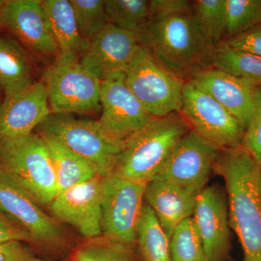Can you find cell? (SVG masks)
<instances>
[{
    "label": "cell",
    "mask_w": 261,
    "mask_h": 261,
    "mask_svg": "<svg viewBox=\"0 0 261 261\" xmlns=\"http://www.w3.org/2000/svg\"><path fill=\"white\" fill-rule=\"evenodd\" d=\"M42 137L45 141L50 154L58 193L99 175L92 164L78 154L56 141L48 137Z\"/></svg>",
    "instance_id": "22"
},
{
    "label": "cell",
    "mask_w": 261,
    "mask_h": 261,
    "mask_svg": "<svg viewBox=\"0 0 261 261\" xmlns=\"http://www.w3.org/2000/svg\"><path fill=\"white\" fill-rule=\"evenodd\" d=\"M100 106L99 126L119 142H126L154 118L128 88L124 73H117L102 81Z\"/></svg>",
    "instance_id": "11"
},
{
    "label": "cell",
    "mask_w": 261,
    "mask_h": 261,
    "mask_svg": "<svg viewBox=\"0 0 261 261\" xmlns=\"http://www.w3.org/2000/svg\"><path fill=\"white\" fill-rule=\"evenodd\" d=\"M152 16L156 14L192 13V2L187 0H151Z\"/></svg>",
    "instance_id": "34"
},
{
    "label": "cell",
    "mask_w": 261,
    "mask_h": 261,
    "mask_svg": "<svg viewBox=\"0 0 261 261\" xmlns=\"http://www.w3.org/2000/svg\"><path fill=\"white\" fill-rule=\"evenodd\" d=\"M127 86L154 118L180 113L185 82L142 46L125 72Z\"/></svg>",
    "instance_id": "7"
},
{
    "label": "cell",
    "mask_w": 261,
    "mask_h": 261,
    "mask_svg": "<svg viewBox=\"0 0 261 261\" xmlns=\"http://www.w3.org/2000/svg\"><path fill=\"white\" fill-rule=\"evenodd\" d=\"M224 42L230 47L261 58V23L227 38Z\"/></svg>",
    "instance_id": "32"
},
{
    "label": "cell",
    "mask_w": 261,
    "mask_h": 261,
    "mask_svg": "<svg viewBox=\"0 0 261 261\" xmlns=\"http://www.w3.org/2000/svg\"><path fill=\"white\" fill-rule=\"evenodd\" d=\"M10 241L32 242L34 238L21 226L0 213V243Z\"/></svg>",
    "instance_id": "33"
},
{
    "label": "cell",
    "mask_w": 261,
    "mask_h": 261,
    "mask_svg": "<svg viewBox=\"0 0 261 261\" xmlns=\"http://www.w3.org/2000/svg\"><path fill=\"white\" fill-rule=\"evenodd\" d=\"M219 152L191 129L175 146L153 180L197 195L205 188Z\"/></svg>",
    "instance_id": "10"
},
{
    "label": "cell",
    "mask_w": 261,
    "mask_h": 261,
    "mask_svg": "<svg viewBox=\"0 0 261 261\" xmlns=\"http://www.w3.org/2000/svg\"><path fill=\"white\" fill-rule=\"evenodd\" d=\"M137 248L142 261H172L170 238L161 227L153 211L146 203L137 233Z\"/></svg>",
    "instance_id": "24"
},
{
    "label": "cell",
    "mask_w": 261,
    "mask_h": 261,
    "mask_svg": "<svg viewBox=\"0 0 261 261\" xmlns=\"http://www.w3.org/2000/svg\"><path fill=\"white\" fill-rule=\"evenodd\" d=\"M226 37L261 23V0H225Z\"/></svg>",
    "instance_id": "30"
},
{
    "label": "cell",
    "mask_w": 261,
    "mask_h": 261,
    "mask_svg": "<svg viewBox=\"0 0 261 261\" xmlns=\"http://www.w3.org/2000/svg\"><path fill=\"white\" fill-rule=\"evenodd\" d=\"M51 114L43 82H34L0 103V141L14 140L33 133Z\"/></svg>",
    "instance_id": "17"
},
{
    "label": "cell",
    "mask_w": 261,
    "mask_h": 261,
    "mask_svg": "<svg viewBox=\"0 0 261 261\" xmlns=\"http://www.w3.org/2000/svg\"><path fill=\"white\" fill-rule=\"evenodd\" d=\"M42 6L59 54L80 57L87 42L81 34L70 0H44Z\"/></svg>",
    "instance_id": "20"
},
{
    "label": "cell",
    "mask_w": 261,
    "mask_h": 261,
    "mask_svg": "<svg viewBox=\"0 0 261 261\" xmlns=\"http://www.w3.org/2000/svg\"><path fill=\"white\" fill-rule=\"evenodd\" d=\"M213 172L226 185L230 227L243 251L240 261H261V167L242 146L220 150Z\"/></svg>",
    "instance_id": "1"
},
{
    "label": "cell",
    "mask_w": 261,
    "mask_h": 261,
    "mask_svg": "<svg viewBox=\"0 0 261 261\" xmlns=\"http://www.w3.org/2000/svg\"><path fill=\"white\" fill-rule=\"evenodd\" d=\"M34 83L28 55L16 40L0 36V92L8 97Z\"/></svg>",
    "instance_id": "21"
},
{
    "label": "cell",
    "mask_w": 261,
    "mask_h": 261,
    "mask_svg": "<svg viewBox=\"0 0 261 261\" xmlns=\"http://www.w3.org/2000/svg\"><path fill=\"white\" fill-rule=\"evenodd\" d=\"M192 219L207 261H226L231 250L227 195L218 185L206 187L197 196Z\"/></svg>",
    "instance_id": "15"
},
{
    "label": "cell",
    "mask_w": 261,
    "mask_h": 261,
    "mask_svg": "<svg viewBox=\"0 0 261 261\" xmlns=\"http://www.w3.org/2000/svg\"><path fill=\"white\" fill-rule=\"evenodd\" d=\"M145 185L112 173L105 178L102 204V237L137 245V233L145 205Z\"/></svg>",
    "instance_id": "9"
},
{
    "label": "cell",
    "mask_w": 261,
    "mask_h": 261,
    "mask_svg": "<svg viewBox=\"0 0 261 261\" xmlns=\"http://www.w3.org/2000/svg\"><path fill=\"white\" fill-rule=\"evenodd\" d=\"M192 15L201 35L211 47L224 42L226 37L225 0L192 2Z\"/></svg>",
    "instance_id": "25"
},
{
    "label": "cell",
    "mask_w": 261,
    "mask_h": 261,
    "mask_svg": "<svg viewBox=\"0 0 261 261\" xmlns=\"http://www.w3.org/2000/svg\"><path fill=\"white\" fill-rule=\"evenodd\" d=\"M105 178L89 181L58 194L49 205L53 217L75 228L87 240L102 237Z\"/></svg>",
    "instance_id": "12"
},
{
    "label": "cell",
    "mask_w": 261,
    "mask_h": 261,
    "mask_svg": "<svg viewBox=\"0 0 261 261\" xmlns=\"http://www.w3.org/2000/svg\"><path fill=\"white\" fill-rule=\"evenodd\" d=\"M210 67L226 72L248 83L261 86V58L230 47L223 42L213 48Z\"/></svg>",
    "instance_id": "23"
},
{
    "label": "cell",
    "mask_w": 261,
    "mask_h": 261,
    "mask_svg": "<svg viewBox=\"0 0 261 261\" xmlns=\"http://www.w3.org/2000/svg\"><path fill=\"white\" fill-rule=\"evenodd\" d=\"M190 130L180 113L154 118L125 142L113 173L147 185L154 179L175 146Z\"/></svg>",
    "instance_id": "3"
},
{
    "label": "cell",
    "mask_w": 261,
    "mask_h": 261,
    "mask_svg": "<svg viewBox=\"0 0 261 261\" xmlns=\"http://www.w3.org/2000/svg\"><path fill=\"white\" fill-rule=\"evenodd\" d=\"M197 196L159 180L145 185V203L153 211L169 238L182 221L193 216Z\"/></svg>",
    "instance_id": "19"
},
{
    "label": "cell",
    "mask_w": 261,
    "mask_h": 261,
    "mask_svg": "<svg viewBox=\"0 0 261 261\" xmlns=\"http://www.w3.org/2000/svg\"><path fill=\"white\" fill-rule=\"evenodd\" d=\"M82 37L92 40L110 23L105 0H70Z\"/></svg>",
    "instance_id": "29"
},
{
    "label": "cell",
    "mask_w": 261,
    "mask_h": 261,
    "mask_svg": "<svg viewBox=\"0 0 261 261\" xmlns=\"http://www.w3.org/2000/svg\"><path fill=\"white\" fill-rule=\"evenodd\" d=\"M43 84L53 114H86L101 109L102 81L82 64L80 57L58 54L46 70Z\"/></svg>",
    "instance_id": "6"
},
{
    "label": "cell",
    "mask_w": 261,
    "mask_h": 261,
    "mask_svg": "<svg viewBox=\"0 0 261 261\" xmlns=\"http://www.w3.org/2000/svg\"><path fill=\"white\" fill-rule=\"evenodd\" d=\"M140 36L142 45L185 82L194 72L210 67L213 47L201 35L192 13L153 15Z\"/></svg>",
    "instance_id": "2"
},
{
    "label": "cell",
    "mask_w": 261,
    "mask_h": 261,
    "mask_svg": "<svg viewBox=\"0 0 261 261\" xmlns=\"http://www.w3.org/2000/svg\"><path fill=\"white\" fill-rule=\"evenodd\" d=\"M171 260L207 261L205 249L192 217L182 221L170 238Z\"/></svg>",
    "instance_id": "28"
},
{
    "label": "cell",
    "mask_w": 261,
    "mask_h": 261,
    "mask_svg": "<svg viewBox=\"0 0 261 261\" xmlns=\"http://www.w3.org/2000/svg\"><path fill=\"white\" fill-rule=\"evenodd\" d=\"M259 187H260V192L261 194V173L260 176V179H259Z\"/></svg>",
    "instance_id": "38"
},
{
    "label": "cell",
    "mask_w": 261,
    "mask_h": 261,
    "mask_svg": "<svg viewBox=\"0 0 261 261\" xmlns=\"http://www.w3.org/2000/svg\"><path fill=\"white\" fill-rule=\"evenodd\" d=\"M31 252L20 241L0 243V261H31Z\"/></svg>",
    "instance_id": "35"
},
{
    "label": "cell",
    "mask_w": 261,
    "mask_h": 261,
    "mask_svg": "<svg viewBox=\"0 0 261 261\" xmlns=\"http://www.w3.org/2000/svg\"><path fill=\"white\" fill-rule=\"evenodd\" d=\"M0 27L36 54L56 58L59 54L40 0H5Z\"/></svg>",
    "instance_id": "16"
},
{
    "label": "cell",
    "mask_w": 261,
    "mask_h": 261,
    "mask_svg": "<svg viewBox=\"0 0 261 261\" xmlns=\"http://www.w3.org/2000/svg\"><path fill=\"white\" fill-rule=\"evenodd\" d=\"M31 261H48V260H40V259H36V258H34V257H33V258L32 259V260H31Z\"/></svg>",
    "instance_id": "37"
},
{
    "label": "cell",
    "mask_w": 261,
    "mask_h": 261,
    "mask_svg": "<svg viewBox=\"0 0 261 261\" xmlns=\"http://www.w3.org/2000/svg\"><path fill=\"white\" fill-rule=\"evenodd\" d=\"M0 211L27 230L35 243L55 248H63L67 244L66 235L58 221L46 214L27 192L1 174Z\"/></svg>",
    "instance_id": "14"
},
{
    "label": "cell",
    "mask_w": 261,
    "mask_h": 261,
    "mask_svg": "<svg viewBox=\"0 0 261 261\" xmlns=\"http://www.w3.org/2000/svg\"><path fill=\"white\" fill-rule=\"evenodd\" d=\"M5 0H0V10H1L2 8H3V5L5 3Z\"/></svg>",
    "instance_id": "36"
},
{
    "label": "cell",
    "mask_w": 261,
    "mask_h": 261,
    "mask_svg": "<svg viewBox=\"0 0 261 261\" xmlns=\"http://www.w3.org/2000/svg\"><path fill=\"white\" fill-rule=\"evenodd\" d=\"M142 47L140 34L109 23L87 42L80 56L82 64L100 81L125 73Z\"/></svg>",
    "instance_id": "13"
},
{
    "label": "cell",
    "mask_w": 261,
    "mask_h": 261,
    "mask_svg": "<svg viewBox=\"0 0 261 261\" xmlns=\"http://www.w3.org/2000/svg\"><path fill=\"white\" fill-rule=\"evenodd\" d=\"M187 81L210 94L246 129L253 115L257 87L213 67L194 72Z\"/></svg>",
    "instance_id": "18"
},
{
    "label": "cell",
    "mask_w": 261,
    "mask_h": 261,
    "mask_svg": "<svg viewBox=\"0 0 261 261\" xmlns=\"http://www.w3.org/2000/svg\"><path fill=\"white\" fill-rule=\"evenodd\" d=\"M110 23L141 34L152 18L148 0H105Z\"/></svg>",
    "instance_id": "26"
},
{
    "label": "cell",
    "mask_w": 261,
    "mask_h": 261,
    "mask_svg": "<svg viewBox=\"0 0 261 261\" xmlns=\"http://www.w3.org/2000/svg\"><path fill=\"white\" fill-rule=\"evenodd\" d=\"M73 261H142L137 245H128L98 238L79 247L73 255Z\"/></svg>",
    "instance_id": "27"
},
{
    "label": "cell",
    "mask_w": 261,
    "mask_h": 261,
    "mask_svg": "<svg viewBox=\"0 0 261 261\" xmlns=\"http://www.w3.org/2000/svg\"><path fill=\"white\" fill-rule=\"evenodd\" d=\"M0 174L39 205L49 206L58 195L49 149L39 135L0 141Z\"/></svg>",
    "instance_id": "4"
},
{
    "label": "cell",
    "mask_w": 261,
    "mask_h": 261,
    "mask_svg": "<svg viewBox=\"0 0 261 261\" xmlns=\"http://www.w3.org/2000/svg\"><path fill=\"white\" fill-rule=\"evenodd\" d=\"M39 135L65 146L92 164L103 178L112 174L125 142L107 135L97 121L53 114L40 126Z\"/></svg>",
    "instance_id": "5"
},
{
    "label": "cell",
    "mask_w": 261,
    "mask_h": 261,
    "mask_svg": "<svg viewBox=\"0 0 261 261\" xmlns=\"http://www.w3.org/2000/svg\"><path fill=\"white\" fill-rule=\"evenodd\" d=\"M180 113L192 130L219 150L240 147L245 129L210 94L185 82Z\"/></svg>",
    "instance_id": "8"
},
{
    "label": "cell",
    "mask_w": 261,
    "mask_h": 261,
    "mask_svg": "<svg viewBox=\"0 0 261 261\" xmlns=\"http://www.w3.org/2000/svg\"><path fill=\"white\" fill-rule=\"evenodd\" d=\"M241 146L261 167V86L256 89L253 115L245 130Z\"/></svg>",
    "instance_id": "31"
}]
</instances>
